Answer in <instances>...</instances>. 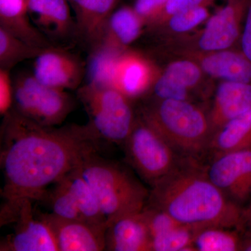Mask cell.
<instances>
[{"label":"cell","mask_w":251,"mask_h":251,"mask_svg":"<svg viewBox=\"0 0 251 251\" xmlns=\"http://www.w3.org/2000/svg\"><path fill=\"white\" fill-rule=\"evenodd\" d=\"M140 117L186 159L196 160L209 149L213 132L209 115L189 100L156 99Z\"/></svg>","instance_id":"3"},{"label":"cell","mask_w":251,"mask_h":251,"mask_svg":"<svg viewBox=\"0 0 251 251\" xmlns=\"http://www.w3.org/2000/svg\"><path fill=\"white\" fill-rule=\"evenodd\" d=\"M61 180L75 198L84 219L90 224L106 228L108 221L98 200L77 167L71 170Z\"/></svg>","instance_id":"23"},{"label":"cell","mask_w":251,"mask_h":251,"mask_svg":"<svg viewBox=\"0 0 251 251\" xmlns=\"http://www.w3.org/2000/svg\"><path fill=\"white\" fill-rule=\"evenodd\" d=\"M126 50L103 42L92 48L85 65L86 85L113 87L115 70Z\"/></svg>","instance_id":"21"},{"label":"cell","mask_w":251,"mask_h":251,"mask_svg":"<svg viewBox=\"0 0 251 251\" xmlns=\"http://www.w3.org/2000/svg\"><path fill=\"white\" fill-rule=\"evenodd\" d=\"M0 27L29 45L39 48L54 46L31 22L27 0H0Z\"/></svg>","instance_id":"20"},{"label":"cell","mask_w":251,"mask_h":251,"mask_svg":"<svg viewBox=\"0 0 251 251\" xmlns=\"http://www.w3.org/2000/svg\"><path fill=\"white\" fill-rule=\"evenodd\" d=\"M34 59L32 74L41 83L63 90L80 88L85 65L64 48H46Z\"/></svg>","instance_id":"10"},{"label":"cell","mask_w":251,"mask_h":251,"mask_svg":"<svg viewBox=\"0 0 251 251\" xmlns=\"http://www.w3.org/2000/svg\"><path fill=\"white\" fill-rule=\"evenodd\" d=\"M53 231L59 251L105 250V229L85 221L62 219L52 213L39 212Z\"/></svg>","instance_id":"13"},{"label":"cell","mask_w":251,"mask_h":251,"mask_svg":"<svg viewBox=\"0 0 251 251\" xmlns=\"http://www.w3.org/2000/svg\"><path fill=\"white\" fill-rule=\"evenodd\" d=\"M119 0H68L74 12L77 36L92 49L103 39L107 21Z\"/></svg>","instance_id":"15"},{"label":"cell","mask_w":251,"mask_h":251,"mask_svg":"<svg viewBox=\"0 0 251 251\" xmlns=\"http://www.w3.org/2000/svg\"><path fill=\"white\" fill-rule=\"evenodd\" d=\"M209 17V11L206 6L185 10L173 15L166 21L172 31L176 33H184L194 29Z\"/></svg>","instance_id":"29"},{"label":"cell","mask_w":251,"mask_h":251,"mask_svg":"<svg viewBox=\"0 0 251 251\" xmlns=\"http://www.w3.org/2000/svg\"><path fill=\"white\" fill-rule=\"evenodd\" d=\"M251 0H227V4L211 16L198 39L203 52L229 49L240 36L241 23Z\"/></svg>","instance_id":"11"},{"label":"cell","mask_w":251,"mask_h":251,"mask_svg":"<svg viewBox=\"0 0 251 251\" xmlns=\"http://www.w3.org/2000/svg\"><path fill=\"white\" fill-rule=\"evenodd\" d=\"M77 94L88 114L87 125L98 139L123 145L136 121L130 99L114 87L86 84Z\"/></svg>","instance_id":"5"},{"label":"cell","mask_w":251,"mask_h":251,"mask_svg":"<svg viewBox=\"0 0 251 251\" xmlns=\"http://www.w3.org/2000/svg\"><path fill=\"white\" fill-rule=\"evenodd\" d=\"M196 228L180 224L151 239V251H194Z\"/></svg>","instance_id":"28"},{"label":"cell","mask_w":251,"mask_h":251,"mask_svg":"<svg viewBox=\"0 0 251 251\" xmlns=\"http://www.w3.org/2000/svg\"><path fill=\"white\" fill-rule=\"evenodd\" d=\"M44 49L29 45L0 27V69L10 71L18 63L35 58Z\"/></svg>","instance_id":"26"},{"label":"cell","mask_w":251,"mask_h":251,"mask_svg":"<svg viewBox=\"0 0 251 251\" xmlns=\"http://www.w3.org/2000/svg\"><path fill=\"white\" fill-rule=\"evenodd\" d=\"M251 108V83L224 81L216 91L209 115L213 135L225 125Z\"/></svg>","instance_id":"17"},{"label":"cell","mask_w":251,"mask_h":251,"mask_svg":"<svg viewBox=\"0 0 251 251\" xmlns=\"http://www.w3.org/2000/svg\"><path fill=\"white\" fill-rule=\"evenodd\" d=\"M195 161L179 163L174 171L152 185L148 204L196 229L240 226L244 213L239 204L227 198Z\"/></svg>","instance_id":"2"},{"label":"cell","mask_w":251,"mask_h":251,"mask_svg":"<svg viewBox=\"0 0 251 251\" xmlns=\"http://www.w3.org/2000/svg\"><path fill=\"white\" fill-rule=\"evenodd\" d=\"M242 242L232 228L208 226L196 229L193 248L199 251H236L242 250Z\"/></svg>","instance_id":"25"},{"label":"cell","mask_w":251,"mask_h":251,"mask_svg":"<svg viewBox=\"0 0 251 251\" xmlns=\"http://www.w3.org/2000/svg\"><path fill=\"white\" fill-rule=\"evenodd\" d=\"M242 53L251 62V1L246 14V21L242 34Z\"/></svg>","instance_id":"33"},{"label":"cell","mask_w":251,"mask_h":251,"mask_svg":"<svg viewBox=\"0 0 251 251\" xmlns=\"http://www.w3.org/2000/svg\"><path fill=\"white\" fill-rule=\"evenodd\" d=\"M214 0H168L160 14L151 24L165 22L173 15L181 11L197 7L200 6H206Z\"/></svg>","instance_id":"30"},{"label":"cell","mask_w":251,"mask_h":251,"mask_svg":"<svg viewBox=\"0 0 251 251\" xmlns=\"http://www.w3.org/2000/svg\"><path fill=\"white\" fill-rule=\"evenodd\" d=\"M123 145L130 165L151 186L179 164L178 153L143 117L136 119Z\"/></svg>","instance_id":"6"},{"label":"cell","mask_w":251,"mask_h":251,"mask_svg":"<svg viewBox=\"0 0 251 251\" xmlns=\"http://www.w3.org/2000/svg\"><path fill=\"white\" fill-rule=\"evenodd\" d=\"M105 250L151 251V240L143 211L130 213L108 223Z\"/></svg>","instance_id":"14"},{"label":"cell","mask_w":251,"mask_h":251,"mask_svg":"<svg viewBox=\"0 0 251 251\" xmlns=\"http://www.w3.org/2000/svg\"><path fill=\"white\" fill-rule=\"evenodd\" d=\"M99 141L87 125L43 126L11 109L4 117L1 130L4 179L1 223L25 200L40 201L50 186L87 154L99 151Z\"/></svg>","instance_id":"1"},{"label":"cell","mask_w":251,"mask_h":251,"mask_svg":"<svg viewBox=\"0 0 251 251\" xmlns=\"http://www.w3.org/2000/svg\"><path fill=\"white\" fill-rule=\"evenodd\" d=\"M53 185L54 188L50 191L47 190L39 201H44L48 203L52 211L51 213L59 218L85 221L75 198L62 180Z\"/></svg>","instance_id":"27"},{"label":"cell","mask_w":251,"mask_h":251,"mask_svg":"<svg viewBox=\"0 0 251 251\" xmlns=\"http://www.w3.org/2000/svg\"><path fill=\"white\" fill-rule=\"evenodd\" d=\"M247 148H251V108L218 130L209 145L216 154Z\"/></svg>","instance_id":"24"},{"label":"cell","mask_w":251,"mask_h":251,"mask_svg":"<svg viewBox=\"0 0 251 251\" xmlns=\"http://www.w3.org/2000/svg\"><path fill=\"white\" fill-rule=\"evenodd\" d=\"M70 6L68 0H27L31 22L54 46L77 36Z\"/></svg>","instance_id":"12"},{"label":"cell","mask_w":251,"mask_h":251,"mask_svg":"<svg viewBox=\"0 0 251 251\" xmlns=\"http://www.w3.org/2000/svg\"><path fill=\"white\" fill-rule=\"evenodd\" d=\"M211 181L237 203L251 195V148L216 154L205 170Z\"/></svg>","instance_id":"9"},{"label":"cell","mask_w":251,"mask_h":251,"mask_svg":"<svg viewBox=\"0 0 251 251\" xmlns=\"http://www.w3.org/2000/svg\"><path fill=\"white\" fill-rule=\"evenodd\" d=\"M202 70L198 63L188 59L170 64L156 77L153 92L158 98L189 100V92L199 83Z\"/></svg>","instance_id":"16"},{"label":"cell","mask_w":251,"mask_h":251,"mask_svg":"<svg viewBox=\"0 0 251 251\" xmlns=\"http://www.w3.org/2000/svg\"><path fill=\"white\" fill-rule=\"evenodd\" d=\"M13 109L37 125L54 127L62 124L74 108L72 96L41 83L31 74L23 73L13 80Z\"/></svg>","instance_id":"7"},{"label":"cell","mask_w":251,"mask_h":251,"mask_svg":"<svg viewBox=\"0 0 251 251\" xmlns=\"http://www.w3.org/2000/svg\"><path fill=\"white\" fill-rule=\"evenodd\" d=\"M155 80L150 63L126 50L117 64L113 87L131 100L145 93Z\"/></svg>","instance_id":"18"},{"label":"cell","mask_w":251,"mask_h":251,"mask_svg":"<svg viewBox=\"0 0 251 251\" xmlns=\"http://www.w3.org/2000/svg\"><path fill=\"white\" fill-rule=\"evenodd\" d=\"M76 167L93 190L108 224L141 211L148 203V189L129 171L99 156L98 151L87 154Z\"/></svg>","instance_id":"4"},{"label":"cell","mask_w":251,"mask_h":251,"mask_svg":"<svg viewBox=\"0 0 251 251\" xmlns=\"http://www.w3.org/2000/svg\"><path fill=\"white\" fill-rule=\"evenodd\" d=\"M168 0H135L134 9L144 22L151 24Z\"/></svg>","instance_id":"32"},{"label":"cell","mask_w":251,"mask_h":251,"mask_svg":"<svg viewBox=\"0 0 251 251\" xmlns=\"http://www.w3.org/2000/svg\"><path fill=\"white\" fill-rule=\"evenodd\" d=\"M143 24V20L133 8L122 6L115 9L107 21L101 42L126 50L139 37Z\"/></svg>","instance_id":"22"},{"label":"cell","mask_w":251,"mask_h":251,"mask_svg":"<svg viewBox=\"0 0 251 251\" xmlns=\"http://www.w3.org/2000/svg\"><path fill=\"white\" fill-rule=\"evenodd\" d=\"M14 105V85L8 69H0V115L4 117Z\"/></svg>","instance_id":"31"},{"label":"cell","mask_w":251,"mask_h":251,"mask_svg":"<svg viewBox=\"0 0 251 251\" xmlns=\"http://www.w3.org/2000/svg\"><path fill=\"white\" fill-rule=\"evenodd\" d=\"M34 201L25 200L14 211L10 224H16L14 233L0 244L1 251H59L50 225L34 211Z\"/></svg>","instance_id":"8"},{"label":"cell","mask_w":251,"mask_h":251,"mask_svg":"<svg viewBox=\"0 0 251 251\" xmlns=\"http://www.w3.org/2000/svg\"><path fill=\"white\" fill-rule=\"evenodd\" d=\"M202 72L224 81L251 83V62L244 54L229 50L197 55Z\"/></svg>","instance_id":"19"},{"label":"cell","mask_w":251,"mask_h":251,"mask_svg":"<svg viewBox=\"0 0 251 251\" xmlns=\"http://www.w3.org/2000/svg\"><path fill=\"white\" fill-rule=\"evenodd\" d=\"M242 250L251 251V238L250 239H248L247 242H242Z\"/></svg>","instance_id":"34"}]
</instances>
